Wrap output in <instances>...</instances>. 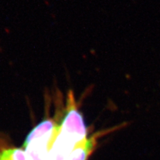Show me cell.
<instances>
[{
    "label": "cell",
    "instance_id": "cell-1",
    "mask_svg": "<svg viewBox=\"0 0 160 160\" xmlns=\"http://www.w3.org/2000/svg\"><path fill=\"white\" fill-rule=\"evenodd\" d=\"M66 101L65 114L60 125H57V135L77 145L88 139L87 129L72 91H69Z\"/></svg>",
    "mask_w": 160,
    "mask_h": 160
},
{
    "label": "cell",
    "instance_id": "cell-2",
    "mask_svg": "<svg viewBox=\"0 0 160 160\" xmlns=\"http://www.w3.org/2000/svg\"><path fill=\"white\" fill-rule=\"evenodd\" d=\"M57 125L53 131L47 134L34 137H27L23 147L29 160H48V153L57 133Z\"/></svg>",
    "mask_w": 160,
    "mask_h": 160
},
{
    "label": "cell",
    "instance_id": "cell-3",
    "mask_svg": "<svg viewBox=\"0 0 160 160\" xmlns=\"http://www.w3.org/2000/svg\"><path fill=\"white\" fill-rule=\"evenodd\" d=\"M96 138V137L88 138L82 142L77 145L65 160H87L94 150L97 143Z\"/></svg>",
    "mask_w": 160,
    "mask_h": 160
},
{
    "label": "cell",
    "instance_id": "cell-4",
    "mask_svg": "<svg viewBox=\"0 0 160 160\" xmlns=\"http://www.w3.org/2000/svg\"><path fill=\"white\" fill-rule=\"evenodd\" d=\"M0 160H29V158L22 149L5 148L0 149Z\"/></svg>",
    "mask_w": 160,
    "mask_h": 160
}]
</instances>
